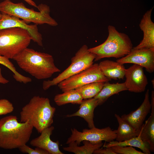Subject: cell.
I'll list each match as a JSON object with an SVG mask.
<instances>
[{
	"label": "cell",
	"instance_id": "7c38bea8",
	"mask_svg": "<svg viewBox=\"0 0 154 154\" xmlns=\"http://www.w3.org/2000/svg\"><path fill=\"white\" fill-rule=\"evenodd\" d=\"M143 67L134 64L125 71L126 78L124 82L129 91L135 93H141L145 91L148 82L145 74Z\"/></svg>",
	"mask_w": 154,
	"mask_h": 154
},
{
	"label": "cell",
	"instance_id": "2e32d148",
	"mask_svg": "<svg viewBox=\"0 0 154 154\" xmlns=\"http://www.w3.org/2000/svg\"><path fill=\"white\" fill-rule=\"evenodd\" d=\"M79 109L76 112L68 114L66 117L78 116L83 118L87 122L90 129L95 127L94 121V111L98 106L97 99L93 98L83 100L80 104Z\"/></svg>",
	"mask_w": 154,
	"mask_h": 154
},
{
	"label": "cell",
	"instance_id": "5b68a950",
	"mask_svg": "<svg viewBox=\"0 0 154 154\" xmlns=\"http://www.w3.org/2000/svg\"><path fill=\"white\" fill-rule=\"evenodd\" d=\"M39 12L26 7L22 3H14L10 0H5L0 3V11L17 17L28 22L42 25L46 24L52 26L58 25L56 21L50 15V9L46 5L37 6Z\"/></svg>",
	"mask_w": 154,
	"mask_h": 154
},
{
	"label": "cell",
	"instance_id": "9a60e30c",
	"mask_svg": "<svg viewBox=\"0 0 154 154\" xmlns=\"http://www.w3.org/2000/svg\"><path fill=\"white\" fill-rule=\"evenodd\" d=\"M54 129L52 126L46 128L42 131L40 136L31 141L30 145L45 150L49 154H63L59 149V141L54 142L50 138Z\"/></svg>",
	"mask_w": 154,
	"mask_h": 154
},
{
	"label": "cell",
	"instance_id": "7402d4cb",
	"mask_svg": "<svg viewBox=\"0 0 154 154\" xmlns=\"http://www.w3.org/2000/svg\"><path fill=\"white\" fill-rule=\"evenodd\" d=\"M114 146L135 147L141 149L145 154H151L149 145L142 140L139 134L135 137L121 142L114 140L108 143H105L103 147L107 148Z\"/></svg>",
	"mask_w": 154,
	"mask_h": 154
},
{
	"label": "cell",
	"instance_id": "30bf717a",
	"mask_svg": "<svg viewBox=\"0 0 154 154\" xmlns=\"http://www.w3.org/2000/svg\"><path fill=\"white\" fill-rule=\"evenodd\" d=\"M123 64L132 63L139 65L145 68L149 73L154 71V48L134 49L125 56L116 60Z\"/></svg>",
	"mask_w": 154,
	"mask_h": 154
},
{
	"label": "cell",
	"instance_id": "ac0fdd59",
	"mask_svg": "<svg viewBox=\"0 0 154 154\" xmlns=\"http://www.w3.org/2000/svg\"><path fill=\"white\" fill-rule=\"evenodd\" d=\"M99 68L102 73L110 80L123 79L125 69L123 64L113 61L106 60L98 64Z\"/></svg>",
	"mask_w": 154,
	"mask_h": 154
},
{
	"label": "cell",
	"instance_id": "83f0119b",
	"mask_svg": "<svg viewBox=\"0 0 154 154\" xmlns=\"http://www.w3.org/2000/svg\"><path fill=\"white\" fill-rule=\"evenodd\" d=\"M19 149L21 152L29 154H49L47 151L42 149L36 147L34 149L26 144L21 147Z\"/></svg>",
	"mask_w": 154,
	"mask_h": 154
},
{
	"label": "cell",
	"instance_id": "d6986e66",
	"mask_svg": "<svg viewBox=\"0 0 154 154\" xmlns=\"http://www.w3.org/2000/svg\"><path fill=\"white\" fill-rule=\"evenodd\" d=\"M114 116L118 123L116 130V139L118 142H121L137 136L139 133L119 115L115 114Z\"/></svg>",
	"mask_w": 154,
	"mask_h": 154
},
{
	"label": "cell",
	"instance_id": "603a6c76",
	"mask_svg": "<svg viewBox=\"0 0 154 154\" xmlns=\"http://www.w3.org/2000/svg\"><path fill=\"white\" fill-rule=\"evenodd\" d=\"M83 100L81 95L75 89L57 94L54 98V102L58 106H61L68 103L80 104Z\"/></svg>",
	"mask_w": 154,
	"mask_h": 154
},
{
	"label": "cell",
	"instance_id": "f1b7e54d",
	"mask_svg": "<svg viewBox=\"0 0 154 154\" xmlns=\"http://www.w3.org/2000/svg\"><path fill=\"white\" fill-rule=\"evenodd\" d=\"M104 149L99 148L94 152V154H116L111 149L110 147H104Z\"/></svg>",
	"mask_w": 154,
	"mask_h": 154
},
{
	"label": "cell",
	"instance_id": "f546056e",
	"mask_svg": "<svg viewBox=\"0 0 154 154\" xmlns=\"http://www.w3.org/2000/svg\"><path fill=\"white\" fill-rule=\"evenodd\" d=\"M9 82V81L3 76L2 74L1 69L0 67V83L5 84Z\"/></svg>",
	"mask_w": 154,
	"mask_h": 154
},
{
	"label": "cell",
	"instance_id": "4dcf8cb0",
	"mask_svg": "<svg viewBox=\"0 0 154 154\" xmlns=\"http://www.w3.org/2000/svg\"><path fill=\"white\" fill-rule=\"evenodd\" d=\"M30 5L37 8V6L36 3L32 0H24Z\"/></svg>",
	"mask_w": 154,
	"mask_h": 154
},
{
	"label": "cell",
	"instance_id": "277c9868",
	"mask_svg": "<svg viewBox=\"0 0 154 154\" xmlns=\"http://www.w3.org/2000/svg\"><path fill=\"white\" fill-rule=\"evenodd\" d=\"M108 35L102 44L88 49L95 55L94 61L105 58H119L128 54L133 48L130 38L125 33L119 32L112 25L108 27Z\"/></svg>",
	"mask_w": 154,
	"mask_h": 154
},
{
	"label": "cell",
	"instance_id": "7a4b0ae2",
	"mask_svg": "<svg viewBox=\"0 0 154 154\" xmlns=\"http://www.w3.org/2000/svg\"><path fill=\"white\" fill-rule=\"evenodd\" d=\"M33 128L28 121L19 122L15 116L2 118L0 119V147L9 149H19L26 144Z\"/></svg>",
	"mask_w": 154,
	"mask_h": 154
},
{
	"label": "cell",
	"instance_id": "d6a6232c",
	"mask_svg": "<svg viewBox=\"0 0 154 154\" xmlns=\"http://www.w3.org/2000/svg\"><path fill=\"white\" fill-rule=\"evenodd\" d=\"M1 16H2L1 13L0 11V19L1 18Z\"/></svg>",
	"mask_w": 154,
	"mask_h": 154
},
{
	"label": "cell",
	"instance_id": "d4e9b609",
	"mask_svg": "<svg viewBox=\"0 0 154 154\" xmlns=\"http://www.w3.org/2000/svg\"><path fill=\"white\" fill-rule=\"evenodd\" d=\"M110 147L116 154H145L130 146H114Z\"/></svg>",
	"mask_w": 154,
	"mask_h": 154
},
{
	"label": "cell",
	"instance_id": "6da1fadb",
	"mask_svg": "<svg viewBox=\"0 0 154 154\" xmlns=\"http://www.w3.org/2000/svg\"><path fill=\"white\" fill-rule=\"evenodd\" d=\"M19 66L38 80L51 77L60 70L55 65L52 55L26 48L13 58Z\"/></svg>",
	"mask_w": 154,
	"mask_h": 154
},
{
	"label": "cell",
	"instance_id": "e0dca14e",
	"mask_svg": "<svg viewBox=\"0 0 154 154\" xmlns=\"http://www.w3.org/2000/svg\"><path fill=\"white\" fill-rule=\"evenodd\" d=\"M151 114L143 123L139 133L142 140L149 146L151 152H154V91L151 94Z\"/></svg>",
	"mask_w": 154,
	"mask_h": 154
},
{
	"label": "cell",
	"instance_id": "ba28073f",
	"mask_svg": "<svg viewBox=\"0 0 154 154\" xmlns=\"http://www.w3.org/2000/svg\"><path fill=\"white\" fill-rule=\"evenodd\" d=\"M110 80L100 71L98 64L95 63L79 73L62 81L58 85L64 92L75 89L89 83L96 82H106Z\"/></svg>",
	"mask_w": 154,
	"mask_h": 154
},
{
	"label": "cell",
	"instance_id": "8fae6325",
	"mask_svg": "<svg viewBox=\"0 0 154 154\" xmlns=\"http://www.w3.org/2000/svg\"><path fill=\"white\" fill-rule=\"evenodd\" d=\"M0 19V30L11 27H19L27 30L29 33L32 40L39 46H43L42 38L39 32L36 24L29 25L28 23L16 16L1 13Z\"/></svg>",
	"mask_w": 154,
	"mask_h": 154
},
{
	"label": "cell",
	"instance_id": "52a82bcc",
	"mask_svg": "<svg viewBox=\"0 0 154 154\" xmlns=\"http://www.w3.org/2000/svg\"><path fill=\"white\" fill-rule=\"evenodd\" d=\"M88 46L83 45L71 59L70 65L52 80H45L42 84L44 90L56 85L62 81L75 75L91 66L94 63L95 55L90 52Z\"/></svg>",
	"mask_w": 154,
	"mask_h": 154
},
{
	"label": "cell",
	"instance_id": "484cf974",
	"mask_svg": "<svg viewBox=\"0 0 154 154\" xmlns=\"http://www.w3.org/2000/svg\"><path fill=\"white\" fill-rule=\"evenodd\" d=\"M0 64L6 67L13 72V77L15 80H18L22 78V75L16 70L14 65L9 59L0 55Z\"/></svg>",
	"mask_w": 154,
	"mask_h": 154
},
{
	"label": "cell",
	"instance_id": "9c48e42d",
	"mask_svg": "<svg viewBox=\"0 0 154 154\" xmlns=\"http://www.w3.org/2000/svg\"><path fill=\"white\" fill-rule=\"evenodd\" d=\"M72 134L68 138L66 144L75 142L78 145L84 140L97 143L105 141L109 142L116 137V130H113L110 127L99 129L95 127L89 129H85L82 132L74 128L71 129Z\"/></svg>",
	"mask_w": 154,
	"mask_h": 154
},
{
	"label": "cell",
	"instance_id": "4316f807",
	"mask_svg": "<svg viewBox=\"0 0 154 154\" xmlns=\"http://www.w3.org/2000/svg\"><path fill=\"white\" fill-rule=\"evenodd\" d=\"M13 110V104L8 100L5 99L0 100V115L11 113Z\"/></svg>",
	"mask_w": 154,
	"mask_h": 154
},
{
	"label": "cell",
	"instance_id": "1f68e13d",
	"mask_svg": "<svg viewBox=\"0 0 154 154\" xmlns=\"http://www.w3.org/2000/svg\"><path fill=\"white\" fill-rule=\"evenodd\" d=\"M151 82H152V85H153V88H154V79H153V80H151Z\"/></svg>",
	"mask_w": 154,
	"mask_h": 154
},
{
	"label": "cell",
	"instance_id": "5bb4252c",
	"mask_svg": "<svg viewBox=\"0 0 154 154\" xmlns=\"http://www.w3.org/2000/svg\"><path fill=\"white\" fill-rule=\"evenodd\" d=\"M152 9L147 11L143 15L139 26L143 32V37L139 44L134 49L154 48V23L151 19Z\"/></svg>",
	"mask_w": 154,
	"mask_h": 154
},
{
	"label": "cell",
	"instance_id": "ffe728a7",
	"mask_svg": "<svg viewBox=\"0 0 154 154\" xmlns=\"http://www.w3.org/2000/svg\"><path fill=\"white\" fill-rule=\"evenodd\" d=\"M127 90L125 82L110 84L106 82L100 91L94 98L97 100L98 106L101 105L111 96Z\"/></svg>",
	"mask_w": 154,
	"mask_h": 154
},
{
	"label": "cell",
	"instance_id": "4fadbf2b",
	"mask_svg": "<svg viewBox=\"0 0 154 154\" xmlns=\"http://www.w3.org/2000/svg\"><path fill=\"white\" fill-rule=\"evenodd\" d=\"M151 109L149 98V90H147L144 100L141 106L136 110L128 114L123 115L121 117L137 131L140 132L143 122Z\"/></svg>",
	"mask_w": 154,
	"mask_h": 154
},
{
	"label": "cell",
	"instance_id": "8992f818",
	"mask_svg": "<svg viewBox=\"0 0 154 154\" xmlns=\"http://www.w3.org/2000/svg\"><path fill=\"white\" fill-rule=\"evenodd\" d=\"M32 40L29 32L19 27L0 30V55L13 59L29 45Z\"/></svg>",
	"mask_w": 154,
	"mask_h": 154
},
{
	"label": "cell",
	"instance_id": "44dd1931",
	"mask_svg": "<svg viewBox=\"0 0 154 154\" xmlns=\"http://www.w3.org/2000/svg\"><path fill=\"white\" fill-rule=\"evenodd\" d=\"M82 142L84 144L82 146H79L75 142H73L68 144V147H63V149L75 154H92L103 145L102 142L94 143L87 140Z\"/></svg>",
	"mask_w": 154,
	"mask_h": 154
},
{
	"label": "cell",
	"instance_id": "3957f363",
	"mask_svg": "<svg viewBox=\"0 0 154 154\" xmlns=\"http://www.w3.org/2000/svg\"><path fill=\"white\" fill-rule=\"evenodd\" d=\"M56 109L48 98L34 96L20 113V122L28 121L38 133L51 126Z\"/></svg>",
	"mask_w": 154,
	"mask_h": 154
},
{
	"label": "cell",
	"instance_id": "cb8c5ba5",
	"mask_svg": "<svg viewBox=\"0 0 154 154\" xmlns=\"http://www.w3.org/2000/svg\"><path fill=\"white\" fill-rule=\"evenodd\" d=\"M105 82H96L89 83L75 89L84 100L93 98L100 91Z\"/></svg>",
	"mask_w": 154,
	"mask_h": 154
}]
</instances>
